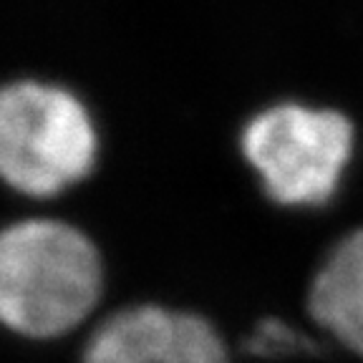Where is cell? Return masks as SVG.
Returning <instances> with one entry per match:
<instances>
[{
  "label": "cell",
  "instance_id": "6da1fadb",
  "mask_svg": "<svg viewBox=\"0 0 363 363\" xmlns=\"http://www.w3.org/2000/svg\"><path fill=\"white\" fill-rule=\"evenodd\" d=\"M101 295V260L81 230L26 220L0 233V323L33 338L79 325Z\"/></svg>",
  "mask_w": 363,
  "mask_h": 363
},
{
  "label": "cell",
  "instance_id": "7a4b0ae2",
  "mask_svg": "<svg viewBox=\"0 0 363 363\" xmlns=\"http://www.w3.org/2000/svg\"><path fill=\"white\" fill-rule=\"evenodd\" d=\"M86 106L61 86L18 81L0 89V179L30 197L74 187L96 164Z\"/></svg>",
  "mask_w": 363,
  "mask_h": 363
},
{
  "label": "cell",
  "instance_id": "3957f363",
  "mask_svg": "<svg viewBox=\"0 0 363 363\" xmlns=\"http://www.w3.org/2000/svg\"><path fill=\"white\" fill-rule=\"evenodd\" d=\"M353 149L351 121L330 108L280 104L242 131V152L262 187L288 207L325 204L338 189Z\"/></svg>",
  "mask_w": 363,
  "mask_h": 363
},
{
  "label": "cell",
  "instance_id": "277c9868",
  "mask_svg": "<svg viewBox=\"0 0 363 363\" xmlns=\"http://www.w3.org/2000/svg\"><path fill=\"white\" fill-rule=\"evenodd\" d=\"M84 363H230L217 330L199 315L157 306L106 318L91 335Z\"/></svg>",
  "mask_w": 363,
  "mask_h": 363
},
{
  "label": "cell",
  "instance_id": "5b68a950",
  "mask_svg": "<svg viewBox=\"0 0 363 363\" xmlns=\"http://www.w3.org/2000/svg\"><path fill=\"white\" fill-rule=\"evenodd\" d=\"M308 308L335 340L363 358V230L330 250L311 285Z\"/></svg>",
  "mask_w": 363,
  "mask_h": 363
},
{
  "label": "cell",
  "instance_id": "8992f818",
  "mask_svg": "<svg viewBox=\"0 0 363 363\" xmlns=\"http://www.w3.org/2000/svg\"><path fill=\"white\" fill-rule=\"evenodd\" d=\"M308 343L301 333H295L290 325L278 323V320H265L257 325L255 335L250 338V351H255L257 356H288V353H301L308 351Z\"/></svg>",
  "mask_w": 363,
  "mask_h": 363
}]
</instances>
